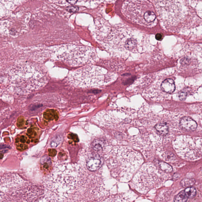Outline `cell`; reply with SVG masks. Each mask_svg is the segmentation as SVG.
<instances>
[{
	"instance_id": "ac0fdd59",
	"label": "cell",
	"mask_w": 202,
	"mask_h": 202,
	"mask_svg": "<svg viewBox=\"0 0 202 202\" xmlns=\"http://www.w3.org/2000/svg\"><path fill=\"white\" fill-rule=\"evenodd\" d=\"M187 92L186 90H183L180 91L179 94V97L180 100L182 101H184L186 98Z\"/></svg>"
},
{
	"instance_id": "4fadbf2b",
	"label": "cell",
	"mask_w": 202,
	"mask_h": 202,
	"mask_svg": "<svg viewBox=\"0 0 202 202\" xmlns=\"http://www.w3.org/2000/svg\"><path fill=\"white\" fill-rule=\"evenodd\" d=\"M188 198L184 191H182L174 197V202H186Z\"/></svg>"
},
{
	"instance_id": "9a60e30c",
	"label": "cell",
	"mask_w": 202,
	"mask_h": 202,
	"mask_svg": "<svg viewBox=\"0 0 202 202\" xmlns=\"http://www.w3.org/2000/svg\"><path fill=\"white\" fill-rule=\"evenodd\" d=\"M184 191L188 198H193L196 194V188L193 187H188L185 189Z\"/></svg>"
},
{
	"instance_id": "7c38bea8",
	"label": "cell",
	"mask_w": 202,
	"mask_h": 202,
	"mask_svg": "<svg viewBox=\"0 0 202 202\" xmlns=\"http://www.w3.org/2000/svg\"><path fill=\"white\" fill-rule=\"evenodd\" d=\"M155 128L159 134L162 136L167 135L169 132L168 125L165 123H158L155 125Z\"/></svg>"
},
{
	"instance_id": "d6986e66",
	"label": "cell",
	"mask_w": 202,
	"mask_h": 202,
	"mask_svg": "<svg viewBox=\"0 0 202 202\" xmlns=\"http://www.w3.org/2000/svg\"><path fill=\"white\" fill-rule=\"evenodd\" d=\"M156 38L157 41H161L163 38V35L162 34L160 33H158L156 35Z\"/></svg>"
},
{
	"instance_id": "2e32d148",
	"label": "cell",
	"mask_w": 202,
	"mask_h": 202,
	"mask_svg": "<svg viewBox=\"0 0 202 202\" xmlns=\"http://www.w3.org/2000/svg\"><path fill=\"white\" fill-rule=\"evenodd\" d=\"M195 182L196 181L193 179L185 178L182 180L181 183L182 187H189L194 184Z\"/></svg>"
},
{
	"instance_id": "3957f363",
	"label": "cell",
	"mask_w": 202,
	"mask_h": 202,
	"mask_svg": "<svg viewBox=\"0 0 202 202\" xmlns=\"http://www.w3.org/2000/svg\"><path fill=\"white\" fill-rule=\"evenodd\" d=\"M49 78L45 71L35 65L18 66L11 74L10 83L13 90L19 94H27L42 88Z\"/></svg>"
},
{
	"instance_id": "5b68a950",
	"label": "cell",
	"mask_w": 202,
	"mask_h": 202,
	"mask_svg": "<svg viewBox=\"0 0 202 202\" xmlns=\"http://www.w3.org/2000/svg\"><path fill=\"white\" fill-rule=\"evenodd\" d=\"M174 57L177 60V71L178 73L192 75L201 72V45L184 43L174 53Z\"/></svg>"
},
{
	"instance_id": "e0dca14e",
	"label": "cell",
	"mask_w": 202,
	"mask_h": 202,
	"mask_svg": "<svg viewBox=\"0 0 202 202\" xmlns=\"http://www.w3.org/2000/svg\"><path fill=\"white\" fill-rule=\"evenodd\" d=\"M61 141L62 138L60 137L59 136L55 138L52 141L51 143V147H56L59 144Z\"/></svg>"
},
{
	"instance_id": "5bb4252c",
	"label": "cell",
	"mask_w": 202,
	"mask_h": 202,
	"mask_svg": "<svg viewBox=\"0 0 202 202\" xmlns=\"http://www.w3.org/2000/svg\"><path fill=\"white\" fill-rule=\"evenodd\" d=\"M159 168L162 171L166 173H170L173 171V168L169 164L163 161H159L158 163Z\"/></svg>"
},
{
	"instance_id": "30bf717a",
	"label": "cell",
	"mask_w": 202,
	"mask_h": 202,
	"mask_svg": "<svg viewBox=\"0 0 202 202\" xmlns=\"http://www.w3.org/2000/svg\"><path fill=\"white\" fill-rule=\"evenodd\" d=\"M102 164L101 157L97 155L91 156L87 160V166L88 169L92 171H95L99 169Z\"/></svg>"
},
{
	"instance_id": "44dd1931",
	"label": "cell",
	"mask_w": 202,
	"mask_h": 202,
	"mask_svg": "<svg viewBox=\"0 0 202 202\" xmlns=\"http://www.w3.org/2000/svg\"><path fill=\"white\" fill-rule=\"evenodd\" d=\"M20 142L21 143H25V139L24 136H22L20 139Z\"/></svg>"
},
{
	"instance_id": "277c9868",
	"label": "cell",
	"mask_w": 202,
	"mask_h": 202,
	"mask_svg": "<svg viewBox=\"0 0 202 202\" xmlns=\"http://www.w3.org/2000/svg\"><path fill=\"white\" fill-rule=\"evenodd\" d=\"M115 75L99 66H89L71 72L67 80L75 87L81 88L99 87L111 82Z\"/></svg>"
},
{
	"instance_id": "7a4b0ae2",
	"label": "cell",
	"mask_w": 202,
	"mask_h": 202,
	"mask_svg": "<svg viewBox=\"0 0 202 202\" xmlns=\"http://www.w3.org/2000/svg\"><path fill=\"white\" fill-rule=\"evenodd\" d=\"M100 41L112 55L124 59L145 52L149 44L146 34L124 24L110 28Z\"/></svg>"
},
{
	"instance_id": "8fae6325",
	"label": "cell",
	"mask_w": 202,
	"mask_h": 202,
	"mask_svg": "<svg viewBox=\"0 0 202 202\" xmlns=\"http://www.w3.org/2000/svg\"><path fill=\"white\" fill-rule=\"evenodd\" d=\"M180 124L181 128L188 131H194L197 126L196 122L189 117L182 118L180 121Z\"/></svg>"
},
{
	"instance_id": "9c48e42d",
	"label": "cell",
	"mask_w": 202,
	"mask_h": 202,
	"mask_svg": "<svg viewBox=\"0 0 202 202\" xmlns=\"http://www.w3.org/2000/svg\"><path fill=\"white\" fill-rule=\"evenodd\" d=\"M182 138L183 144L181 142L180 145H177V150L180 155L183 158L189 160H193L199 158L201 156V143H197L201 142V140L198 142L193 141L194 139L189 137L183 136Z\"/></svg>"
},
{
	"instance_id": "6da1fadb",
	"label": "cell",
	"mask_w": 202,
	"mask_h": 202,
	"mask_svg": "<svg viewBox=\"0 0 202 202\" xmlns=\"http://www.w3.org/2000/svg\"><path fill=\"white\" fill-rule=\"evenodd\" d=\"M162 27L184 35L193 33L202 25L201 10L195 1H152Z\"/></svg>"
},
{
	"instance_id": "8992f818",
	"label": "cell",
	"mask_w": 202,
	"mask_h": 202,
	"mask_svg": "<svg viewBox=\"0 0 202 202\" xmlns=\"http://www.w3.org/2000/svg\"><path fill=\"white\" fill-rule=\"evenodd\" d=\"M124 16L134 23L148 28L156 25V15L153 5L147 1H127L122 7Z\"/></svg>"
},
{
	"instance_id": "ffe728a7",
	"label": "cell",
	"mask_w": 202,
	"mask_h": 202,
	"mask_svg": "<svg viewBox=\"0 0 202 202\" xmlns=\"http://www.w3.org/2000/svg\"><path fill=\"white\" fill-rule=\"evenodd\" d=\"M10 146L8 145H5V144H2L0 145V150L1 149H10Z\"/></svg>"
},
{
	"instance_id": "ba28073f",
	"label": "cell",
	"mask_w": 202,
	"mask_h": 202,
	"mask_svg": "<svg viewBox=\"0 0 202 202\" xmlns=\"http://www.w3.org/2000/svg\"><path fill=\"white\" fill-rule=\"evenodd\" d=\"M168 176L152 165L144 166L135 176L134 182L138 191L147 192L151 189L161 185Z\"/></svg>"
},
{
	"instance_id": "52a82bcc",
	"label": "cell",
	"mask_w": 202,
	"mask_h": 202,
	"mask_svg": "<svg viewBox=\"0 0 202 202\" xmlns=\"http://www.w3.org/2000/svg\"><path fill=\"white\" fill-rule=\"evenodd\" d=\"M55 54L56 59L72 66L92 63L97 58L93 48L73 44L61 46Z\"/></svg>"
}]
</instances>
